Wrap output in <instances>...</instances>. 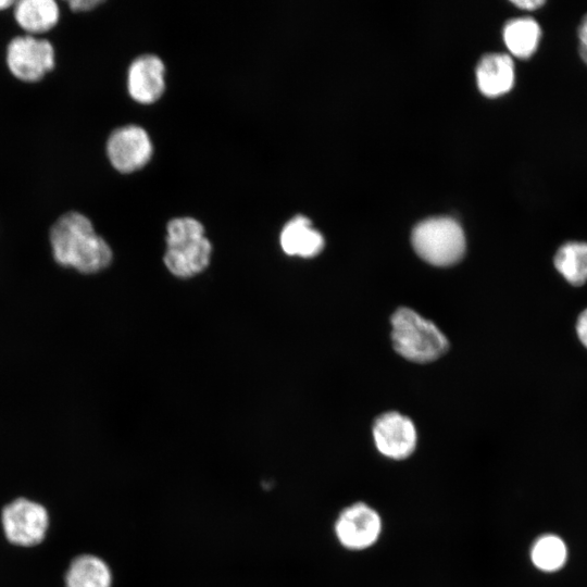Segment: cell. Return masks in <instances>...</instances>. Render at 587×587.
<instances>
[{"mask_svg": "<svg viewBox=\"0 0 587 587\" xmlns=\"http://www.w3.org/2000/svg\"><path fill=\"white\" fill-rule=\"evenodd\" d=\"M376 450L386 459L403 461L417 447V432L413 422L398 412L379 415L372 427Z\"/></svg>", "mask_w": 587, "mask_h": 587, "instance_id": "obj_8", "label": "cell"}, {"mask_svg": "<svg viewBox=\"0 0 587 587\" xmlns=\"http://www.w3.org/2000/svg\"><path fill=\"white\" fill-rule=\"evenodd\" d=\"M49 241L57 263L83 274L98 273L113 259L109 243L96 233L91 221L77 211L65 212L55 220Z\"/></svg>", "mask_w": 587, "mask_h": 587, "instance_id": "obj_1", "label": "cell"}, {"mask_svg": "<svg viewBox=\"0 0 587 587\" xmlns=\"http://www.w3.org/2000/svg\"><path fill=\"white\" fill-rule=\"evenodd\" d=\"M391 339L395 350L415 363H427L445 354L449 342L430 321L410 308L401 307L391 316Z\"/></svg>", "mask_w": 587, "mask_h": 587, "instance_id": "obj_3", "label": "cell"}, {"mask_svg": "<svg viewBox=\"0 0 587 587\" xmlns=\"http://www.w3.org/2000/svg\"><path fill=\"white\" fill-rule=\"evenodd\" d=\"M412 246L416 254L435 266L459 262L465 252V237L460 224L447 216L430 217L412 230Z\"/></svg>", "mask_w": 587, "mask_h": 587, "instance_id": "obj_5", "label": "cell"}, {"mask_svg": "<svg viewBox=\"0 0 587 587\" xmlns=\"http://www.w3.org/2000/svg\"><path fill=\"white\" fill-rule=\"evenodd\" d=\"M511 2L519 9L528 11L537 10L546 4L545 0H514Z\"/></svg>", "mask_w": 587, "mask_h": 587, "instance_id": "obj_21", "label": "cell"}, {"mask_svg": "<svg viewBox=\"0 0 587 587\" xmlns=\"http://www.w3.org/2000/svg\"><path fill=\"white\" fill-rule=\"evenodd\" d=\"M105 150L111 165L116 171L132 173L149 162L152 155V143L142 127L126 125L110 134Z\"/></svg>", "mask_w": 587, "mask_h": 587, "instance_id": "obj_9", "label": "cell"}, {"mask_svg": "<svg viewBox=\"0 0 587 587\" xmlns=\"http://www.w3.org/2000/svg\"><path fill=\"white\" fill-rule=\"evenodd\" d=\"M279 242L288 255L313 258L324 248L323 235L303 215L294 216L282 229Z\"/></svg>", "mask_w": 587, "mask_h": 587, "instance_id": "obj_13", "label": "cell"}, {"mask_svg": "<svg viewBox=\"0 0 587 587\" xmlns=\"http://www.w3.org/2000/svg\"><path fill=\"white\" fill-rule=\"evenodd\" d=\"M164 264L179 278L192 277L210 263L212 245L203 225L193 217H175L166 226Z\"/></svg>", "mask_w": 587, "mask_h": 587, "instance_id": "obj_2", "label": "cell"}, {"mask_svg": "<svg viewBox=\"0 0 587 587\" xmlns=\"http://www.w3.org/2000/svg\"><path fill=\"white\" fill-rule=\"evenodd\" d=\"M557 272L572 286L587 282V241L567 240L553 255Z\"/></svg>", "mask_w": 587, "mask_h": 587, "instance_id": "obj_16", "label": "cell"}, {"mask_svg": "<svg viewBox=\"0 0 587 587\" xmlns=\"http://www.w3.org/2000/svg\"><path fill=\"white\" fill-rule=\"evenodd\" d=\"M13 16L25 35L38 37L57 26L60 8L54 0H21L13 5Z\"/></svg>", "mask_w": 587, "mask_h": 587, "instance_id": "obj_14", "label": "cell"}, {"mask_svg": "<svg viewBox=\"0 0 587 587\" xmlns=\"http://www.w3.org/2000/svg\"><path fill=\"white\" fill-rule=\"evenodd\" d=\"M165 66L154 54H142L136 58L127 72V90L137 102L150 104L164 92Z\"/></svg>", "mask_w": 587, "mask_h": 587, "instance_id": "obj_10", "label": "cell"}, {"mask_svg": "<svg viewBox=\"0 0 587 587\" xmlns=\"http://www.w3.org/2000/svg\"><path fill=\"white\" fill-rule=\"evenodd\" d=\"M575 330L579 342L587 349V308L577 316Z\"/></svg>", "mask_w": 587, "mask_h": 587, "instance_id": "obj_19", "label": "cell"}, {"mask_svg": "<svg viewBox=\"0 0 587 587\" xmlns=\"http://www.w3.org/2000/svg\"><path fill=\"white\" fill-rule=\"evenodd\" d=\"M14 4H15V1L0 0V11L7 10L11 7L13 8Z\"/></svg>", "mask_w": 587, "mask_h": 587, "instance_id": "obj_22", "label": "cell"}, {"mask_svg": "<svg viewBox=\"0 0 587 587\" xmlns=\"http://www.w3.org/2000/svg\"><path fill=\"white\" fill-rule=\"evenodd\" d=\"M384 532V520L376 508L354 501L342 508L334 521V535L348 551L360 552L374 547Z\"/></svg>", "mask_w": 587, "mask_h": 587, "instance_id": "obj_6", "label": "cell"}, {"mask_svg": "<svg viewBox=\"0 0 587 587\" xmlns=\"http://www.w3.org/2000/svg\"><path fill=\"white\" fill-rule=\"evenodd\" d=\"M541 37V26L532 16L512 18L503 27L504 43L511 54L519 59H528L536 53Z\"/></svg>", "mask_w": 587, "mask_h": 587, "instance_id": "obj_15", "label": "cell"}, {"mask_svg": "<svg viewBox=\"0 0 587 587\" xmlns=\"http://www.w3.org/2000/svg\"><path fill=\"white\" fill-rule=\"evenodd\" d=\"M476 78L484 95L497 97L507 93L515 82L514 62L505 53L486 54L477 65Z\"/></svg>", "mask_w": 587, "mask_h": 587, "instance_id": "obj_12", "label": "cell"}, {"mask_svg": "<svg viewBox=\"0 0 587 587\" xmlns=\"http://www.w3.org/2000/svg\"><path fill=\"white\" fill-rule=\"evenodd\" d=\"M62 580L63 587H113L114 575L103 557L82 552L70 560Z\"/></svg>", "mask_w": 587, "mask_h": 587, "instance_id": "obj_11", "label": "cell"}, {"mask_svg": "<svg viewBox=\"0 0 587 587\" xmlns=\"http://www.w3.org/2000/svg\"><path fill=\"white\" fill-rule=\"evenodd\" d=\"M577 34V51L582 62L587 66V13H585L576 29Z\"/></svg>", "mask_w": 587, "mask_h": 587, "instance_id": "obj_18", "label": "cell"}, {"mask_svg": "<svg viewBox=\"0 0 587 587\" xmlns=\"http://www.w3.org/2000/svg\"><path fill=\"white\" fill-rule=\"evenodd\" d=\"M10 73L24 83L41 80L55 66V50L45 38L23 35L10 40L5 50Z\"/></svg>", "mask_w": 587, "mask_h": 587, "instance_id": "obj_7", "label": "cell"}, {"mask_svg": "<svg viewBox=\"0 0 587 587\" xmlns=\"http://www.w3.org/2000/svg\"><path fill=\"white\" fill-rule=\"evenodd\" d=\"M101 3V0H72L67 2V5L73 12H87Z\"/></svg>", "mask_w": 587, "mask_h": 587, "instance_id": "obj_20", "label": "cell"}, {"mask_svg": "<svg viewBox=\"0 0 587 587\" xmlns=\"http://www.w3.org/2000/svg\"><path fill=\"white\" fill-rule=\"evenodd\" d=\"M0 526L10 546L22 550L35 549L48 537L51 527L50 511L40 501L18 496L1 508Z\"/></svg>", "mask_w": 587, "mask_h": 587, "instance_id": "obj_4", "label": "cell"}, {"mask_svg": "<svg viewBox=\"0 0 587 587\" xmlns=\"http://www.w3.org/2000/svg\"><path fill=\"white\" fill-rule=\"evenodd\" d=\"M529 557L536 569L552 573L562 569L566 563L567 548L559 536L545 534L535 539L530 547Z\"/></svg>", "mask_w": 587, "mask_h": 587, "instance_id": "obj_17", "label": "cell"}]
</instances>
